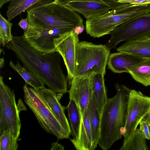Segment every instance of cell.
<instances>
[{
    "mask_svg": "<svg viewBox=\"0 0 150 150\" xmlns=\"http://www.w3.org/2000/svg\"><path fill=\"white\" fill-rule=\"evenodd\" d=\"M12 51L25 67L38 75L49 88L59 94L68 92L67 76L61 68L60 54L36 50L27 42L23 35L13 36L5 46Z\"/></svg>",
    "mask_w": 150,
    "mask_h": 150,
    "instance_id": "1",
    "label": "cell"
},
{
    "mask_svg": "<svg viewBox=\"0 0 150 150\" xmlns=\"http://www.w3.org/2000/svg\"><path fill=\"white\" fill-rule=\"evenodd\" d=\"M116 93L108 98L100 116V136L98 145L103 150L109 149L125 133L129 88L116 83Z\"/></svg>",
    "mask_w": 150,
    "mask_h": 150,
    "instance_id": "2",
    "label": "cell"
},
{
    "mask_svg": "<svg viewBox=\"0 0 150 150\" xmlns=\"http://www.w3.org/2000/svg\"><path fill=\"white\" fill-rule=\"evenodd\" d=\"M29 26L38 28H67L84 27L83 20L76 11L54 1L30 8L26 11Z\"/></svg>",
    "mask_w": 150,
    "mask_h": 150,
    "instance_id": "3",
    "label": "cell"
},
{
    "mask_svg": "<svg viewBox=\"0 0 150 150\" xmlns=\"http://www.w3.org/2000/svg\"><path fill=\"white\" fill-rule=\"evenodd\" d=\"M150 11V4H131L114 9L102 15L86 19L87 33L94 38L110 34L117 26L127 21Z\"/></svg>",
    "mask_w": 150,
    "mask_h": 150,
    "instance_id": "4",
    "label": "cell"
},
{
    "mask_svg": "<svg viewBox=\"0 0 150 150\" xmlns=\"http://www.w3.org/2000/svg\"><path fill=\"white\" fill-rule=\"evenodd\" d=\"M110 50L105 45L79 42L76 49L74 77H89L93 73L105 75Z\"/></svg>",
    "mask_w": 150,
    "mask_h": 150,
    "instance_id": "5",
    "label": "cell"
},
{
    "mask_svg": "<svg viewBox=\"0 0 150 150\" xmlns=\"http://www.w3.org/2000/svg\"><path fill=\"white\" fill-rule=\"evenodd\" d=\"M24 101L31 110L41 127L47 133L60 139H68L70 135L61 126L39 90L28 86L23 87Z\"/></svg>",
    "mask_w": 150,
    "mask_h": 150,
    "instance_id": "6",
    "label": "cell"
},
{
    "mask_svg": "<svg viewBox=\"0 0 150 150\" xmlns=\"http://www.w3.org/2000/svg\"><path fill=\"white\" fill-rule=\"evenodd\" d=\"M21 127L19 111L14 91L5 84L3 77L0 76V135L9 129L13 137L18 139Z\"/></svg>",
    "mask_w": 150,
    "mask_h": 150,
    "instance_id": "7",
    "label": "cell"
},
{
    "mask_svg": "<svg viewBox=\"0 0 150 150\" xmlns=\"http://www.w3.org/2000/svg\"><path fill=\"white\" fill-rule=\"evenodd\" d=\"M105 44L110 50L120 43L143 35L150 36V11L131 18L122 23L111 33Z\"/></svg>",
    "mask_w": 150,
    "mask_h": 150,
    "instance_id": "8",
    "label": "cell"
},
{
    "mask_svg": "<svg viewBox=\"0 0 150 150\" xmlns=\"http://www.w3.org/2000/svg\"><path fill=\"white\" fill-rule=\"evenodd\" d=\"M150 111V97L141 91L131 89L129 97L124 141L137 128L140 122Z\"/></svg>",
    "mask_w": 150,
    "mask_h": 150,
    "instance_id": "9",
    "label": "cell"
},
{
    "mask_svg": "<svg viewBox=\"0 0 150 150\" xmlns=\"http://www.w3.org/2000/svg\"><path fill=\"white\" fill-rule=\"evenodd\" d=\"M73 30L62 28H38L29 26L23 35L30 45L40 52L50 53L56 52L54 39Z\"/></svg>",
    "mask_w": 150,
    "mask_h": 150,
    "instance_id": "10",
    "label": "cell"
},
{
    "mask_svg": "<svg viewBox=\"0 0 150 150\" xmlns=\"http://www.w3.org/2000/svg\"><path fill=\"white\" fill-rule=\"evenodd\" d=\"M79 42L78 35L73 30L62 35L54 40L56 51L62 57L66 67L70 85L75 76L76 51Z\"/></svg>",
    "mask_w": 150,
    "mask_h": 150,
    "instance_id": "11",
    "label": "cell"
},
{
    "mask_svg": "<svg viewBox=\"0 0 150 150\" xmlns=\"http://www.w3.org/2000/svg\"><path fill=\"white\" fill-rule=\"evenodd\" d=\"M130 4L120 2L118 0H108L105 4L95 2H72L67 6L88 19L103 15L111 10Z\"/></svg>",
    "mask_w": 150,
    "mask_h": 150,
    "instance_id": "12",
    "label": "cell"
},
{
    "mask_svg": "<svg viewBox=\"0 0 150 150\" xmlns=\"http://www.w3.org/2000/svg\"><path fill=\"white\" fill-rule=\"evenodd\" d=\"M70 85L68 91L69 99L74 100L76 103L82 117L93 93L90 77H74Z\"/></svg>",
    "mask_w": 150,
    "mask_h": 150,
    "instance_id": "13",
    "label": "cell"
},
{
    "mask_svg": "<svg viewBox=\"0 0 150 150\" xmlns=\"http://www.w3.org/2000/svg\"><path fill=\"white\" fill-rule=\"evenodd\" d=\"M145 60H150V36H139L125 42L117 49Z\"/></svg>",
    "mask_w": 150,
    "mask_h": 150,
    "instance_id": "14",
    "label": "cell"
},
{
    "mask_svg": "<svg viewBox=\"0 0 150 150\" xmlns=\"http://www.w3.org/2000/svg\"><path fill=\"white\" fill-rule=\"evenodd\" d=\"M145 60L127 53L119 52L110 54L108 68L115 73H128L130 69Z\"/></svg>",
    "mask_w": 150,
    "mask_h": 150,
    "instance_id": "15",
    "label": "cell"
},
{
    "mask_svg": "<svg viewBox=\"0 0 150 150\" xmlns=\"http://www.w3.org/2000/svg\"><path fill=\"white\" fill-rule=\"evenodd\" d=\"M53 114L62 127L70 135L71 127L64 112L65 108L59 102L56 93L50 88H45L39 90Z\"/></svg>",
    "mask_w": 150,
    "mask_h": 150,
    "instance_id": "16",
    "label": "cell"
},
{
    "mask_svg": "<svg viewBox=\"0 0 150 150\" xmlns=\"http://www.w3.org/2000/svg\"><path fill=\"white\" fill-rule=\"evenodd\" d=\"M70 140L77 150H94L97 147L93 139L88 108L83 115L78 137Z\"/></svg>",
    "mask_w": 150,
    "mask_h": 150,
    "instance_id": "17",
    "label": "cell"
},
{
    "mask_svg": "<svg viewBox=\"0 0 150 150\" xmlns=\"http://www.w3.org/2000/svg\"><path fill=\"white\" fill-rule=\"evenodd\" d=\"M104 76L102 74L93 73L90 76L92 90L100 116L108 99Z\"/></svg>",
    "mask_w": 150,
    "mask_h": 150,
    "instance_id": "18",
    "label": "cell"
},
{
    "mask_svg": "<svg viewBox=\"0 0 150 150\" xmlns=\"http://www.w3.org/2000/svg\"><path fill=\"white\" fill-rule=\"evenodd\" d=\"M53 0H6L9 2L6 13L7 20L10 21L23 12L35 6L50 2Z\"/></svg>",
    "mask_w": 150,
    "mask_h": 150,
    "instance_id": "19",
    "label": "cell"
},
{
    "mask_svg": "<svg viewBox=\"0 0 150 150\" xmlns=\"http://www.w3.org/2000/svg\"><path fill=\"white\" fill-rule=\"evenodd\" d=\"M9 66L23 79L25 83L36 90L45 88V83L33 71L22 66L17 61L14 63L10 60Z\"/></svg>",
    "mask_w": 150,
    "mask_h": 150,
    "instance_id": "20",
    "label": "cell"
},
{
    "mask_svg": "<svg viewBox=\"0 0 150 150\" xmlns=\"http://www.w3.org/2000/svg\"><path fill=\"white\" fill-rule=\"evenodd\" d=\"M88 110L91 126L93 139L97 147L98 145L100 136V116L98 111L93 92L88 106Z\"/></svg>",
    "mask_w": 150,
    "mask_h": 150,
    "instance_id": "21",
    "label": "cell"
},
{
    "mask_svg": "<svg viewBox=\"0 0 150 150\" xmlns=\"http://www.w3.org/2000/svg\"><path fill=\"white\" fill-rule=\"evenodd\" d=\"M68 112L73 138H77L79 135L82 119L81 111L76 102L72 99L65 108Z\"/></svg>",
    "mask_w": 150,
    "mask_h": 150,
    "instance_id": "22",
    "label": "cell"
},
{
    "mask_svg": "<svg viewBox=\"0 0 150 150\" xmlns=\"http://www.w3.org/2000/svg\"><path fill=\"white\" fill-rule=\"evenodd\" d=\"M129 73L136 82L150 86V60H145L131 69Z\"/></svg>",
    "mask_w": 150,
    "mask_h": 150,
    "instance_id": "23",
    "label": "cell"
},
{
    "mask_svg": "<svg viewBox=\"0 0 150 150\" xmlns=\"http://www.w3.org/2000/svg\"><path fill=\"white\" fill-rule=\"evenodd\" d=\"M146 139L143 136L139 128H137L127 139L123 141L119 150H148Z\"/></svg>",
    "mask_w": 150,
    "mask_h": 150,
    "instance_id": "24",
    "label": "cell"
},
{
    "mask_svg": "<svg viewBox=\"0 0 150 150\" xmlns=\"http://www.w3.org/2000/svg\"><path fill=\"white\" fill-rule=\"evenodd\" d=\"M13 24L5 18L0 13V42L3 47L5 46L13 39L11 33Z\"/></svg>",
    "mask_w": 150,
    "mask_h": 150,
    "instance_id": "25",
    "label": "cell"
},
{
    "mask_svg": "<svg viewBox=\"0 0 150 150\" xmlns=\"http://www.w3.org/2000/svg\"><path fill=\"white\" fill-rule=\"evenodd\" d=\"M18 139L14 138L9 129L0 135V150H16L18 148Z\"/></svg>",
    "mask_w": 150,
    "mask_h": 150,
    "instance_id": "26",
    "label": "cell"
},
{
    "mask_svg": "<svg viewBox=\"0 0 150 150\" xmlns=\"http://www.w3.org/2000/svg\"><path fill=\"white\" fill-rule=\"evenodd\" d=\"M139 129L143 137L146 139H149V126L147 123L142 119L139 123Z\"/></svg>",
    "mask_w": 150,
    "mask_h": 150,
    "instance_id": "27",
    "label": "cell"
},
{
    "mask_svg": "<svg viewBox=\"0 0 150 150\" xmlns=\"http://www.w3.org/2000/svg\"><path fill=\"white\" fill-rule=\"evenodd\" d=\"M108 0H54L57 4L67 6L70 3L74 1L95 2L101 3H106Z\"/></svg>",
    "mask_w": 150,
    "mask_h": 150,
    "instance_id": "28",
    "label": "cell"
},
{
    "mask_svg": "<svg viewBox=\"0 0 150 150\" xmlns=\"http://www.w3.org/2000/svg\"><path fill=\"white\" fill-rule=\"evenodd\" d=\"M120 2L131 4L145 5L150 4V0H118Z\"/></svg>",
    "mask_w": 150,
    "mask_h": 150,
    "instance_id": "29",
    "label": "cell"
},
{
    "mask_svg": "<svg viewBox=\"0 0 150 150\" xmlns=\"http://www.w3.org/2000/svg\"><path fill=\"white\" fill-rule=\"evenodd\" d=\"M18 25L23 30L24 33H26L29 26V22L28 17L21 19L18 23Z\"/></svg>",
    "mask_w": 150,
    "mask_h": 150,
    "instance_id": "30",
    "label": "cell"
},
{
    "mask_svg": "<svg viewBox=\"0 0 150 150\" xmlns=\"http://www.w3.org/2000/svg\"><path fill=\"white\" fill-rule=\"evenodd\" d=\"M51 150H64V146L57 142H54L52 143Z\"/></svg>",
    "mask_w": 150,
    "mask_h": 150,
    "instance_id": "31",
    "label": "cell"
},
{
    "mask_svg": "<svg viewBox=\"0 0 150 150\" xmlns=\"http://www.w3.org/2000/svg\"><path fill=\"white\" fill-rule=\"evenodd\" d=\"M85 28L81 26L76 27L73 29L74 32L76 34L79 35L81 34L84 31Z\"/></svg>",
    "mask_w": 150,
    "mask_h": 150,
    "instance_id": "32",
    "label": "cell"
},
{
    "mask_svg": "<svg viewBox=\"0 0 150 150\" xmlns=\"http://www.w3.org/2000/svg\"><path fill=\"white\" fill-rule=\"evenodd\" d=\"M143 119L149 125H150V111L144 117Z\"/></svg>",
    "mask_w": 150,
    "mask_h": 150,
    "instance_id": "33",
    "label": "cell"
},
{
    "mask_svg": "<svg viewBox=\"0 0 150 150\" xmlns=\"http://www.w3.org/2000/svg\"><path fill=\"white\" fill-rule=\"evenodd\" d=\"M5 61L4 58L2 57L0 59V68H3L4 65Z\"/></svg>",
    "mask_w": 150,
    "mask_h": 150,
    "instance_id": "34",
    "label": "cell"
},
{
    "mask_svg": "<svg viewBox=\"0 0 150 150\" xmlns=\"http://www.w3.org/2000/svg\"><path fill=\"white\" fill-rule=\"evenodd\" d=\"M6 0H0V8H1L3 5L4 4V3Z\"/></svg>",
    "mask_w": 150,
    "mask_h": 150,
    "instance_id": "35",
    "label": "cell"
},
{
    "mask_svg": "<svg viewBox=\"0 0 150 150\" xmlns=\"http://www.w3.org/2000/svg\"><path fill=\"white\" fill-rule=\"evenodd\" d=\"M149 126V134H150V139H149L150 140V127Z\"/></svg>",
    "mask_w": 150,
    "mask_h": 150,
    "instance_id": "36",
    "label": "cell"
},
{
    "mask_svg": "<svg viewBox=\"0 0 150 150\" xmlns=\"http://www.w3.org/2000/svg\"><path fill=\"white\" fill-rule=\"evenodd\" d=\"M149 126L150 127V125H149Z\"/></svg>",
    "mask_w": 150,
    "mask_h": 150,
    "instance_id": "37",
    "label": "cell"
}]
</instances>
